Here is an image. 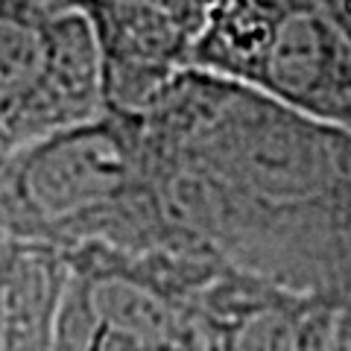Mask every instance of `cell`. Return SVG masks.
Masks as SVG:
<instances>
[{"label": "cell", "mask_w": 351, "mask_h": 351, "mask_svg": "<svg viewBox=\"0 0 351 351\" xmlns=\"http://www.w3.org/2000/svg\"><path fill=\"white\" fill-rule=\"evenodd\" d=\"M138 120L173 252L351 304V132L202 71Z\"/></svg>", "instance_id": "obj_1"}, {"label": "cell", "mask_w": 351, "mask_h": 351, "mask_svg": "<svg viewBox=\"0 0 351 351\" xmlns=\"http://www.w3.org/2000/svg\"><path fill=\"white\" fill-rule=\"evenodd\" d=\"M0 228L56 249H170L138 114L106 112L15 152L0 167Z\"/></svg>", "instance_id": "obj_2"}, {"label": "cell", "mask_w": 351, "mask_h": 351, "mask_svg": "<svg viewBox=\"0 0 351 351\" xmlns=\"http://www.w3.org/2000/svg\"><path fill=\"white\" fill-rule=\"evenodd\" d=\"M188 71L351 132V41L322 0H211Z\"/></svg>", "instance_id": "obj_3"}, {"label": "cell", "mask_w": 351, "mask_h": 351, "mask_svg": "<svg viewBox=\"0 0 351 351\" xmlns=\"http://www.w3.org/2000/svg\"><path fill=\"white\" fill-rule=\"evenodd\" d=\"M106 112L91 24L73 0H0V167Z\"/></svg>", "instance_id": "obj_4"}, {"label": "cell", "mask_w": 351, "mask_h": 351, "mask_svg": "<svg viewBox=\"0 0 351 351\" xmlns=\"http://www.w3.org/2000/svg\"><path fill=\"white\" fill-rule=\"evenodd\" d=\"M339 307L219 267L196 299L202 351H331Z\"/></svg>", "instance_id": "obj_5"}, {"label": "cell", "mask_w": 351, "mask_h": 351, "mask_svg": "<svg viewBox=\"0 0 351 351\" xmlns=\"http://www.w3.org/2000/svg\"><path fill=\"white\" fill-rule=\"evenodd\" d=\"M68 252L0 228V351H53Z\"/></svg>", "instance_id": "obj_6"}, {"label": "cell", "mask_w": 351, "mask_h": 351, "mask_svg": "<svg viewBox=\"0 0 351 351\" xmlns=\"http://www.w3.org/2000/svg\"><path fill=\"white\" fill-rule=\"evenodd\" d=\"M331 351H351V304L339 307L331 328Z\"/></svg>", "instance_id": "obj_7"}, {"label": "cell", "mask_w": 351, "mask_h": 351, "mask_svg": "<svg viewBox=\"0 0 351 351\" xmlns=\"http://www.w3.org/2000/svg\"><path fill=\"white\" fill-rule=\"evenodd\" d=\"M73 3H80V0H73ZM147 3H158V6L176 9V12H182V15H188L193 21H199V24H205L208 9H211V0H147Z\"/></svg>", "instance_id": "obj_8"}, {"label": "cell", "mask_w": 351, "mask_h": 351, "mask_svg": "<svg viewBox=\"0 0 351 351\" xmlns=\"http://www.w3.org/2000/svg\"><path fill=\"white\" fill-rule=\"evenodd\" d=\"M325 9L334 15V21L339 24V29L348 36L351 41V0H322Z\"/></svg>", "instance_id": "obj_9"}]
</instances>
